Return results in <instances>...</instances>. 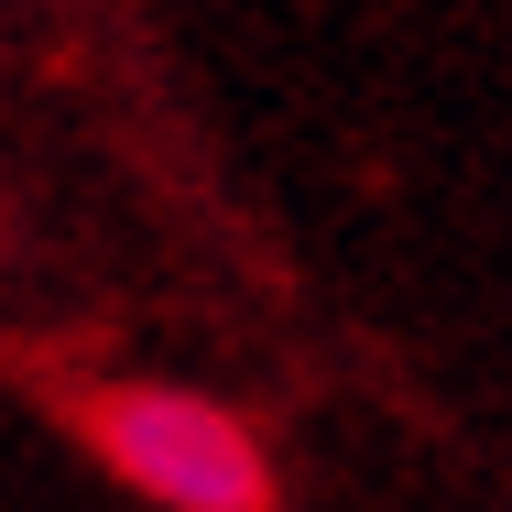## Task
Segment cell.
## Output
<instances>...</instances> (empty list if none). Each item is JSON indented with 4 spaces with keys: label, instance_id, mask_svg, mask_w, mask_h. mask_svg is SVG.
Returning <instances> with one entry per match:
<instances>
[{
    "label": "cell",
    "instance_id": "obj_1",
    "mask_svg": "<svg viewBox=\"0 0 512 512\" xmlns=\"http://www.w3.org/2000/svg\"><path fill=\"white\" fill-rule=\"evenodd\" d=\"M77 436L99 447V469L120 491H142L153 512H284L273 447L207 393L175 382H88L77 393Z\"/></svg>",
    "mask_w": 512,
    "mask_h": 512
}]
</instances>
